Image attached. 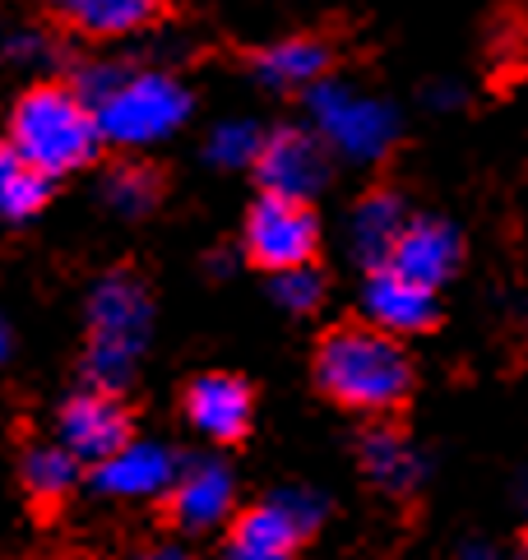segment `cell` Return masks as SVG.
<instances>
[{
	"instance_id": "7",
	"label": "cell",
	"mask_w": 528,
	"mask_h": 560,
	"mask_svg": "<svg viewBox=\"0 0 528 560\" xmlns=\"http://www.w3.org/2000/svg\"><path fill=\"white\" fill-rule=\"evenodd\" d=\"M43 24L66 43L107 47L126 37L168 28L176 19L172 0H33Z\"/></svg>"
},
{
	"instance_id": "9",
	"label": "cell",
	"mask_w": 528,
	"mask_h": 560,
	"mask_svg": "<svg viewBox=\"0 0 528 560\" xmlns=\"http://www.w3.org/2000/svg\"><path fill=\"white\" fill-rule=\"evenodd\" d=\"M260 389L237 371H199L181 385V417L222 450L246 445L255 431Z\"/></svg>"
},
{
	"instance_id": "1",
	"label": "cell",
	"mask_w": 528,
	"mask_h": 560,
	"mask_svg": "<svg viewBox=\"0 0 528 560\" xmlns=\"http://www.w3.org/2000/svg\"><path fill=\"white\" fill-rule=\"evenodd\" d=\"M311 385L330 408L361 422H403L417 398V362L403 338L367 315H338L311 343Z\"/></svg>"
},
{
	"instance_id": "19",
	"label": "cell",
	"mask_w": 528,
	"mask_h": 560,
	"mask_svg": "<svg viewBox=\"0 0 528 560\" xmlns=\"http://www.w3.org/2000/svg\"><path fill=\"white\" fill-rule=\"evenodd\" d=\"M51 199H56V182L37 172L28 158L0 135V223L24 228L33 218L47 213Z\"/></svg>"
},
{
	"instance_id": "6",
	"label": "cell",
	"mask_w": 528,
	"mask_h": 560,
	"mask_svg": "<svg viewBox=\"0 0 528 560\" xmlns=\"http://www.w3.org/2000/svg\"><path fill=\"white\" fill-rule=\"evenodd\" d=\"M139 440V408L130 394L84 385L56 412V445L79 468H97Z\"/></svg>"
},
{
	"instance_id": "14",
	"label": "cell",
	"mask_w": 528,
	"mask_h": 560,
	"mask_svg": "<svg viewBox=\"0 0 528 560\" xmlns=\"http://www.w3.org/2000/svg\"><path fill=\"white\" fill-rule=\"evenodd\" d=\"M459 265H463V242L455 236L450 223H440V218H409L403 232L394 236L390 259H384V269L413 278V283L432 288V292L445 283V278H455Z\"/></svg>"
},
{
	"instance_id": "2",
	"label": "cell",
	"mask_w": 528,
	"mask_h": 560,
	"mask_svg": "<svg viewBox=\"0 0 528 560\" xmlns=\"http://www.w3.org/2000/svg\"><path fill=\"white\" fill-rule=\"evenodd\" d=\"M66 79L84 93V103L97 116V130H103V144L116 153H139L191 116V93L162 70L79 61L66 70Z\"/></svg>"
},
{
	"instance_id": "17",
	"label": "cell",
	"mask_w": 528,
	"mask_h": 560,
	"mask_svg": "<svg viewBox=\"0 0 528 560\" xmlns=\"http://www.w3.org/2000/svg\"><path fill=\"white\" fill-rule=\"evenodd\" d=\"M172 172L145 153H116L103 163V199L120 218H149L168 205Z\"/></svg>"
},
{
	"instance_id": "3",
	"label": "cell",
	"mask_w": 528,
	"mask_h": 560,
	"mask_svg": "<svg viewBox=\"0 0 528 560\" xmlns=\"http://www.w3.org/2000/svg\"><path fill=\"white\" fill-rule=\"evenodd\" d=\"M5 139L28 163L60 186L74 172H89L107 158L97 116L66 74L33 79L5 116Z\"/></svg>"
},
{
	"instance_id": "18",
	"label": "cell",
	"mask_w": 528,
	"mask_h": 560,
	"mask_svg": "<svg viewBox=\"0 0 528 560\" xmlns=\"http://www.w3.org/2000/svg\"><path fill=\"white\" fill-rule=\"evenodd\" d=\"M93 487L107 491V495H120V500H135V495H158L162 487L176 477V458L162 450V445H149V440H135L126 445L116 458L107 464L89 468Z\"/></svg>"
},
{
	"instance_id": "12",
	"label": "cell",
	"mask_w": 528,
	"mask_h": 560,
	"mask_svg": "<svg viewBox=\"0 0 528 560\" xmlns=\"http://www.w3.org/2000/svg\"><path fill=\"white\" fill-rule=\"evenodd\" d=\"M311 542V518L288 500H260L232 514L222 537V560H297Z\"/></svg>"
},
{
	"instance_id": "20",
	"label": "cell",
	"mask_w": 528,
	"mask_h": 560,
	"mask_svg": "<svg viewBox=\"0 0 528 560\" xmlns=\"http://www.w3.org/2000/svg\"><path fill=\"white\" fill-rule=\"evenodd\" d=\"M0 56L14 66H28V61H47L56 56V33L47 24H28V28H10L0 37Z\"/></svg>"
},
{
	"instance_id": "5",
	"label": "cell",
	"mask_w": 528,
	"mask_h": 560,
	"mask_svg": "<svg viewBox=\"0 0 528 560\" xmlns=\"http://www.w3.org/2000/svg\"><path fill=\"white\" fill-rule=\"evenodd\" d=\"M241 259L255 273L288 278L301 269H320V213L311 199L283 195V190H260L246 218H241Z\"/></svg>"
},
{
	"instance_id": "22",
	"label": "cell",
	"mask_w": 528,
	"mask_h": 560,
	"mask_svg": "<svg viewBox=\"0 0 528 560\" xmlns=\"http://www.w3.org/2000/svg\"><path fill=\"white\" fill-rule=\"evenodd\" d=\"M10 352H14V334H10V319L0 315V366L10 362Z\"/></svg>"
},
{
	"instance_id": "16",
	"label": "cell",
	"mask_w": 528,
	"mask_h": 560,
	"mask_svg": "<svg viewBox=\"0 0 528 560\" xmlns=\"http://www.w3.org/2000/svg\"><path fill=\"white\" fill-rule=\"evenodd\" d=\"M409 218L413 213H409V205H403V190H399V182L390 172H380L376 182L357 195V205H353V255H357L361 273H371L390 259L394 236L403 232Z\"/></svg>"
},
{
	"instance_id": "21",
	"label": "cell",
	"mask_w": 528,
	"mask_h": 560,
	"mask_svg": "<svg viewBox=\"0 0 528 560\" xmlns=\"http://www.w3.org/2000/svg\"><path fill=\"white\" fill-rule=\"evenodd\" d=\"M324 292H330V278H324V269H301V273L278 278V302L288 311H301V315H311L324 302Z\"/></svg>"
},
{
	"instance_id": "11",
	"label": "cell",
	"mask_w": 528,
	"mask_h": 560,
	"mask_svg": "<svg viewBox=\"0 0 528 560\" xmlns=\"http://www.w3.org/2000/svg\"><path fill=\"white\" fill-rule=\"evenodd\" d=\"M232 510V472L222 464H186L176 477L153 495V518L158 528L195 537L218 528Z\"/></svg>"
},
{
	"instance_id": "4",
	"label": "cell",
	"mask_w": 528,
	"mask_h": 560,
	"mask_svg": "<svg viewBox=\"0 0 528 560\" xmlns=\"http://www.w3.org/2000/svg\"><path fill=\"white\" fill-rule=\"evenodd\" d=\"M84 319V385L126 394L153 325V288L145 269L130 259L112 265L93 283Z\"/></svg>"
},
{
	"instance_id": "8",
	"label": "cell",
	"mask_w": 528,
	"mask_h": 560,
	"mask_svg": "<svg viewBox=\"0 0 528 560\" xmlns=\"http://www.w3.org/2000/svg\"><path fill=\"white\" fill-rule=\"evenodd\" d=\"M232 56H237V70L255 74L260 84H269L278 93H301L343 66V33L338 28H301V33L278 37V43L232 47Z\"/></svg>"
},
{
	"instance_id": "24",
	"label": "cell",
	"mask_w": 528,
	"mask_h": 560,
	"mask_svg": "<svg viewBox=\"0 0 528 560\" xmlns=\"http://www.w3.org/2000/svg\"><path fill=\"white\" fill-rule=\"evenodd\" d=\"M519 560H528V528L519 533Z\"/></svg>"
},
{
	"instance_id": "23",
	"label": "cell",
	"mask_w": 528,
	"mask_h": 560,
	"mask_svg": "<svg viewBox=\"0 0 528 560\" xmlns=\"http://www.w3.org/2000/svg\"><path fill=\"white\" fill-rule=\"evenodd\" d=\"M24 560H97L89 551H37V556H24Z\"/></svg>"
},
{
	"instance_id": "13",
	"label": "cell",
	"mask_w": 528,
	"mask_h": 560,
	"mask_svg": "<svg viewBox=\"0 0 528 560\" xmlns=\"http://www.w3.org/2000/svg\"><path fill=\"white\" fill-rule=\"evenodd\" d=\"M84 482V468L56 445V440H24L19 445V491L33 514V524L51 528Z\"/></svg>"
},
{
	"instance_id": "15",
	"label": "cell",
	"mask_w": 528,
	"mask_h": 560,
	"mask_svg": "<svg viewBox=\"0 0 528 560\" xmlns=\"http://www.w3.org/2000/svg\"><path fill=\"white\" fill-rule=\"evenodd\" d=\"M367 319L380 325L384 334L403 338V334H436L445 311L432 288H422L413 278L380 265L367 273Z\"/></svg>"
},
{
	"instance_id": "10",
	"label": "cell",
	"mask_w": 528,
	"mask_h": 560,
	"mask_svg": "<svg viewBox=\"0 0 528 560\" xmlns=\"http://www.w3.org/2000/svg\"><path fill=\"white\" fill-rule=\"evenodd\" d=\"M251 172H255L260 190H283V195L315 199L334 176L330 139H320V135L301 130V126H278V130L255 139Z\"/></svg>"
}]
</instances>
